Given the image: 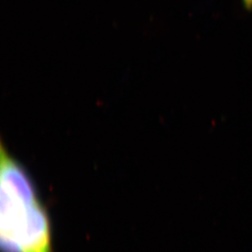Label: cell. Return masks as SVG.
Wrapping results in <instances>:
<instances>
[{"instance_id":"cell-2","label":"cell","mask_w":252,"mask_h":252,"mask_svg":"<svg viewBox=\"0 0 252 252\" xmlns=\"http://www.w3.org/2000/svg\"><path fill=\"white\" fill-rule=\"evenodd\" d=\"M243 7L248 11H252V0H242Z\"/></svg>"},{"instance_id":"cell-1","label":"cell","mask_w":252,"mask_h":252,"mask_svg":"<svg viewBox=\"0 0 252 252\" xmlns=\"http://www.w3.org/2000/svg\"><path fill=\"white\" fill-rule=\"evenodd\" d=\"M0 243L2 252H53L48 213L23 167L1 145Z\"/></svg>"}]
</instances>
